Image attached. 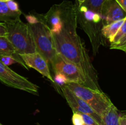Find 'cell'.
<instances>
[{"label":"cell","mask_w":126,"mask_h":125,"mask_svg":"<svg viewBox=\"0 0 126 125\" xmlns=\"http://www.w3.org/2000/svg\"><path fill=\"white\" fill-rule=\"evenodd\" d=\"M59 4L62 26L59 31L52 33L56 51L78 66L98 89L102 91L97 71L91 62L84 42L78 34L77 4L65 1Z\"/></svg>","instance_id":"1"},{"label":"cell","mask_w":126,"mask_h":125,"mask_svg":"<svg viewBox=\"0 0 126 125\" xmlns=\"http://www.w3.org/2000/svg\"><path fill=\"white\" fill-rule=\"evenodd\" d=\"M38 22L34 24L27 23L33 36L37 52L46 60L49 65L57 52L54 47L51 31L46 23L44 15L36 13Z\"/></svg>","instance_id":"2"},{"label":"cell","mask_w":126,"mask_h":125,"mask_svg":"<svg viewBox=\"0 0 126 125\" xmlns=\"http://www.w3.org/2000/svg\"><path fill=\"white\" fill-rule=\"evenodd\" d=\"M7 36L19 55L36 51L35 44L27 23L18 18L7 23Z\"/></svg>","instance_id":"3"},{"label":"cell","mask_w":126,"mask_h":125,"mask_svg":"<svg viewBox=\"0 0 126 125\" xmlns=\"http://www.w3.org/2000/svg\"><path fill=\"white\" fill-rule=\"evenodd\" d=\"M65 85L86 102L101 117L113 104L109 97L102 91L94 90L76 83L70 82Z\"/></svg>","instance_id":"4"},{"label":"cell","mask_w":126,"mask_h":125,"mask_svg":"<svg viewBox=\"0 0 126 125\" xmlns=\"http://www.w3.org/2000/svg\"><path fill=\"white\" fill-rule=\"evenodd\" d=\"M50 65L54 73H60L63 75L68 83H76L94 90L100 91L87 78L78 66L66 60L60 54H57Z\"/></svg>","instance_id":"5"},{"label":"cell","mask_w":126,"mask_h":125,"mask_svg":"<svg viewBox=\"0 0 126 125\" xmlns=\"http://www.w3.org/2000/svg\"><path fill=\"white\" fill-rule=\"evenodd\" d=\"M0 82L11 88L28 92L34 95L39 94V87L20 75L0 61Z\"/></svg>","instance_id":"6"},{"label":"cell","mask_w":126,"mask_h":125,"mask_svg":"<svg viewBox=\"0 0 126 125\" xmlns=\"http://www.w3.org/2000/svg\"><path fill=\"white\" fill-rule=\"evenodd\" d=\"M77 4V3H76ZM77 21L85 33L88 36L92 45L93 53L95 55L98 52L100 46L103 45V37L101 33L103 23H95L94 21L86 19L79 11L77 4Z\"/></svg>","instance_id":"7"},{"label":"cell","mask_w":126,"mask_h":125,"mask_svg":"<svg viewBox=\"0 0 126 125\" xmlns=\"http://www.w3.org/2000/svg\"><path fill=\"white\" fill-rule=\"evenodd\" d=\"M62 94L66 99L68 104L73 110V112H78L89 115L93 118L100 125H103L102 118L86 102L79 98L66 85L60 87Z\"/></svg>","instance_id":"8"},{"label":"cell","mask_w":126,"mask_h":125,"mask_svg":"<svg viewBox=\"0 0 126 125\" xmlns=\"http://www.w3.org/2000/svg\"><path fill=\"white\" fill-rule=\"evenodd\" d=\"M22 60L28 68H33L38 71L43 76L46 77L49 80L53 83L54 87L58 93L62 94L60 87H58L54 81V77L52 76L49 70V64L45 58L41 54L36 51L31 53L21 54L20 55Z\"/></svg>","instance_id":"9"},{"label":"cell","mask_w":126,"mask_h":125,"mask_svg":"<svg viewBox=\"0 0 126 125\" xmlns=\"http://www.w3.org/2000/svg\"><path fill=\"white\" fill-rule=\"evenodd\" d=\"M100 15L103 25L124 19L126 12L116 0H105L101 7Z\"/></svg>","instance_id":"10"},{"label":"cell","mask_w":126,"mask_h":125,"mask_svg":"<svg viewBox=\"0 0 126 125\" xmlns=\"http://www.w3.org/2000/svg\"><path fill=\"white\" fill-rule=\"evenodd\" d=\"M44 17L51 33H57L61 29L62 24L60 4L53 5Z\"/></svg>","instance_id":"11"},{"label":"cell","mask_w":126,"mask_h":125,"mask_svg":"<svg viewBox=\"0 0 126 125\" xmlns=\"http://www.w3.org/2000/svg\"><path fill=\"white\" fill-rule=\"evenodd\" d=\"M4 55L12 56L17 60V63H19L20 64L23 66V67L28 69L22 60V58L20 57L16 49L14 47L13 45L11 44L9 40L7 39V38L6 37L0 36V56H4Z\"/></svg>","instance_id":"12"},{"label":"cell","mask_w":126,"mask_h":125,"mask_svg":"<svg viewBox=\"0 0 126 125\" xmlns=\"http://www.w3.org/2000/svg\"><path fill=\"white\" fill-rule=\"evenodd\" d=\"M119 110L113 104L102 116L103 125H119Z\"/></svg>","instance_id":"13"},{"label":"cell","mask_w":126,"mask_h":125,"mask_svg":"<svg viewBox=\"0 0 126 125\" xmlns=\"http://www.w3.org/2000/svg\"><path fill=\"white\" fill-rule=\"evenodd\" d=\"M22 12H14L7 7L6 1H0V21L4 23H9L20 18Z\"/></svg>","instance_id":"14"},{"label":"cell","mask_w":126,"mask_h":125,"mask_svg":"<svg viewBox=\"0 0 126 125\" xmlns=\"http://www.w3.org/2000/svg\"><path fill=\"white\" fill-rule=\"evenodd\" d=\"M124 19L103 25L102 29H101V33H102L103 38L108 39L110 42L113 37L115 36V34H116L118 31L119 30L120 27L123 25Z\"/></svg>","instance_id":"15"},{"label":"cell","mask_w":126,"mask_h":125,"mask_svg":"<svg viewBox=\"0 0 126 125\" xmlns=\"http://www.w3.org/2000/svg\"><path fill=\"white\" fill-rule=\"evenodd\" d=\"M105 0H85L79 7H82L95 13L100 14L101 7Z\"/></svg>","instance_id":"16"},{"label":"cell","mask_w":126,"mask_h":125,"mask_svg":"<svg viewBox=\"0 0 126 125\" xmlns=\"http://www.w3.org/2000/svg\"><path fill=\"white\" fill-rule=\"evenodd\" d=\"M126 34V17L124 19V22H123V25H121V26L120 27V28L119 29V30L118 31V32L116 33V34H115L113 38L112 39V40L110 42V45H114L116 44V43H118L123 37Z\"/></svg>","instance_id":"17"},{"label":"cell","mask_w":126,"mask_h":125,"mask_svg":"<svg viewBox=\"0 0 126 125\" xmlns=\"http://www.w3.org/2000/svg\"><path fill=\"white\" fill-rule=\"evenodd\" d=\"M54 79L56 85L59 87L65 85L66 83H68L65 76L60 73H55Z\"/></svg>","instance_id":"18"},{"label":"cell","mask_w":126,"mask_h":125,"mask_svg":"<svg viewBox=\"0 0 126 125\" xmlns=\"http://www.w3.org/2000/svg\"><path fill=\"white\" fill-rule=\"evenodd\" d=\"M71 121L73 125H84L83 118H82L81 113L78 112H73Z\"/></svg>","instance_id":"19"},{"label":"cell","mask_w":126,"mask_h":125,"mask_svg":"<svg viewBox=\"0 0 126 125\" xmlns=\"http://www.w3.org/2000/svg\"><path fill=\"white\" fill-rule=\"evenodd\" d=\"M111 49L115 50H120L124 51L126 50V34L116 44L110 45Z\"/></svg>","instance_id":"20"},{"label":"cell","mask_w":126,"mask_h":125,"mask_svg":"<svg viewBox=\"0 0 126 125\" xmlns=\"http://www.w3.org/2000/svg\"><path fill=\"white\" fill-rule=\"evenodd\" d=\"M0 61L7 66H10L12 64L17 63V60L11 56H8V55L0 56Z\"/></svg>","instance_id":"21"},{"label":"cell","mask_w":126,"mask_h":125,"mask_svg":"<svg viewBox=\"0 0 126 125\" xmlns=\"http://www.w3.org/2000/svg\"><path fill=\"white\" fill-rule=\"evenodd\" d=\"M6 4H7L9 9L12 12H22V11L20 10L18 4L14 0H9V1H6Z\"/></svg>","instance_id":"22"},{"label":"cell","mask_w":126,"mask_h":125,"mask_svg":"<svg viewBox=\"0 0 126 125\" xmlns=\"http://www.w3.org/2000/svg\"><path fill=\"white\" fill-rule=\"evenodd\" d=\"M82 118H83L84 125H100L94 119L91 117L90 115H86V114H82Z\"/></svg>","instance_id":"23"},{"label":"cell","mask_w":126,"mask_h":125,"mask_svg":"<svg viewBox=\"0 0 126 125\" xmlns=\"http://www.w3.org/2000/svg\"><path fill=\"white\" fill-rule=\"evenodd\" d=\"M25 18L29 24H34V23H37L38 22V18L37 17L36 13H29L28 15H25Z\"/></svg>","instance_id":"24"},{"label":"cell","mask_w":126,"mask_h":125,"mask_svg":"<svg viewBox=\"0 0 126 125\" xmlns=\"http://www.w3.org/2000/svg\"><path fill=\"white\" fill-rule=\"evenodd\" d=\"M119 125H126V111H119Z\"/></svg>","instance_id":"25"},{"label":"cell","mask_w":126,"mask_h":125,"mask_svg":"<svg viewBox=\"0 0 126 125\" xmlns=\"http://www.w3.org/2000/svg\"><path fill=\"white\" fill-rule=\"evenodd\" d=\"M0 36H7V26L4 22H0Z\"/></svg>","instance_id":"26"},{"label":"cell","mask_w":126,"mask_h":125,"mask_svg":"<svg viewBox=\"0 0 126 125\" xmlns=\"http://www.w3.org/2000/svg\"><path fill=\"white\" fill-rule=\"evenodd\" d=\"M116 1L126 12V0H116Z\"/></svg>","instance_id":"27"},{"label":"cell","mask_w":126,"mask_h":125,"mask_svg":"<svg viewBox=\"0 0 126 125\" xmlns=\"http://www.w3.org/2000/svg\"><path fill=\"white\" fill-rule=\"evenodd\" d=\"M76 1L78 2L77 4L78 5V6H80L84 2L85 0H76Z\"/></svg>","instance_id":"28"},{"label":"cell","mask_w":126,"mask_h":125,"mask_svg":"<svg viewBox=\"0 0 126 125\" xmlns=\"http://www.w3.org/2000/svg\"><path fill=\"white\" fill-rule=\"evenodd\" d=\"M9 0H0V1H7Z\"/></svg>","instance_id":"29"},{"label":"cell","mask_w":126,"mask_h":125,"mask_svg":"<svg viewBox=\"0 0 126 125\" xmlns=\"http://www.w3.org/2000/svg\"><path fill=\"white\" fill-rule=\"evenodd\" d=\"M36 125H40V124H39V123H36Z\"/></svg>","instance_id":"30"},{"label":"cell","mask_w":126,"mask_h":125,"mask_svg":"<svg viewBox=\"0 0 126 125\" xmlns=\"http://www.w3.org/2000/svg\"><path fill=\"white\" fill-rule=\"evenodd\" d=\"M124 52H125V53H126V50H124Z\"/></svg>","instance_id":"31"},{"label":"cell","mask_w":126,"mask_h":125,"mask_svg":"<svg viewBox=\"0 0 126 125\" xmlns=\"http://www.w3.org/2000/svg\"><path fill=\"white\" fill-rule=\"evenodd\" d=\"M0 125H2V124H1V123H0Z\"/></svg>","instance_id":"32"},{"label":"cell","mask_w":126,"mask_h":125,"mask_svg":"<svg viewBox=\"0 0 126 125\" xmlns=\"http://www.w3.org/2000/svg\"></svg>","instance_id":"33"}]
</instances>
